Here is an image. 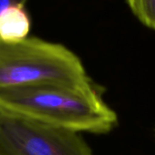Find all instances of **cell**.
<instances>
[{
    "mask_svg": "<svg viewBox=\"0 0 155 155\" xmlns=\"http://www.w3.org/2000/svg\"><path fill=\"white\" fill-rule=\"evenodd\" d=\"M103 89L40 85L0 91V108L77 132L107 134L118 115L103 100Z\"/></svg>",
    "mask_w": 155,
    "mask_h": 155,
    "instance_id": "6da1fadb",
    "label": "cell"
},
{
    "mask_svg": "<svg viewBox=\"0 0 155 155\" xmlns=\"http://www.w3.org/2000/svg\"><path fill=\"white\" fill-rule=\"evenodd\" d=\"M95 84L81 59L62 44L36 37L18 42L0 39V91L40 85L88 88Z\"/></svg>",
    "mask_w": 155,
    "mask_h": 155,
    "instance_id": "7a4b0ae2",
    "label": "cell"
},
{
    "mask_svg": "<svg viewBox=\"0 0 155 155\" xmlns=\"http://www.w3.org/2000/svg\"><path fill=\"white\" fill-rule=\"evenodd\" d=\"M0 155H94L81 133L0 108Z\"/></svg>",
    "mask_w": 155,
    "mask_h": 155,
    "instance_id": "3957f363",
    "label": "cell"
},
{
    "mask_svg": "<svg viewBox=\"0 0 155 155\" xmlns=\"http://www.w3.org/2000/svg\"><path fill=\"white\" fill-rule=\"evenodd\" d=\"M30 18L24 6H14L0 13V39L18 42L28 38Z\"/></svg>",
    "mask_w": 155,
    "mask_h": 155,
    "instance_id": "277c9868",
    "label": "cell"
},
{
    "mask_svg": "<svg viewBox=\"0 0 155 155\" xmlns=\"http://www.w3.org/2000/svg\"><path fill=\"white\" fill-rule=\"evenodd\" d=\"M133 16L146 28L155 31V0H126Z\"/></svg>",
    "mask_w": 155,
    "mask_h": 155,
    "instance_id": "5b68a950",
    "label": "cell"
},
{
    "mask_svg": "<svg viewBox=\"0 0 155 155\" xmlns=\"http://www.w3.org/2000/svg\"><path fill=\"white\" fill-rule=\"evenodd\" d=\"M28 0H0V13L14 6H24Z\"/></svg>",
    "mask_w": 155,
    "mask_h": 155,
    "instance_id": "8992f818",
    "label": "cell"
}]
</instances>
